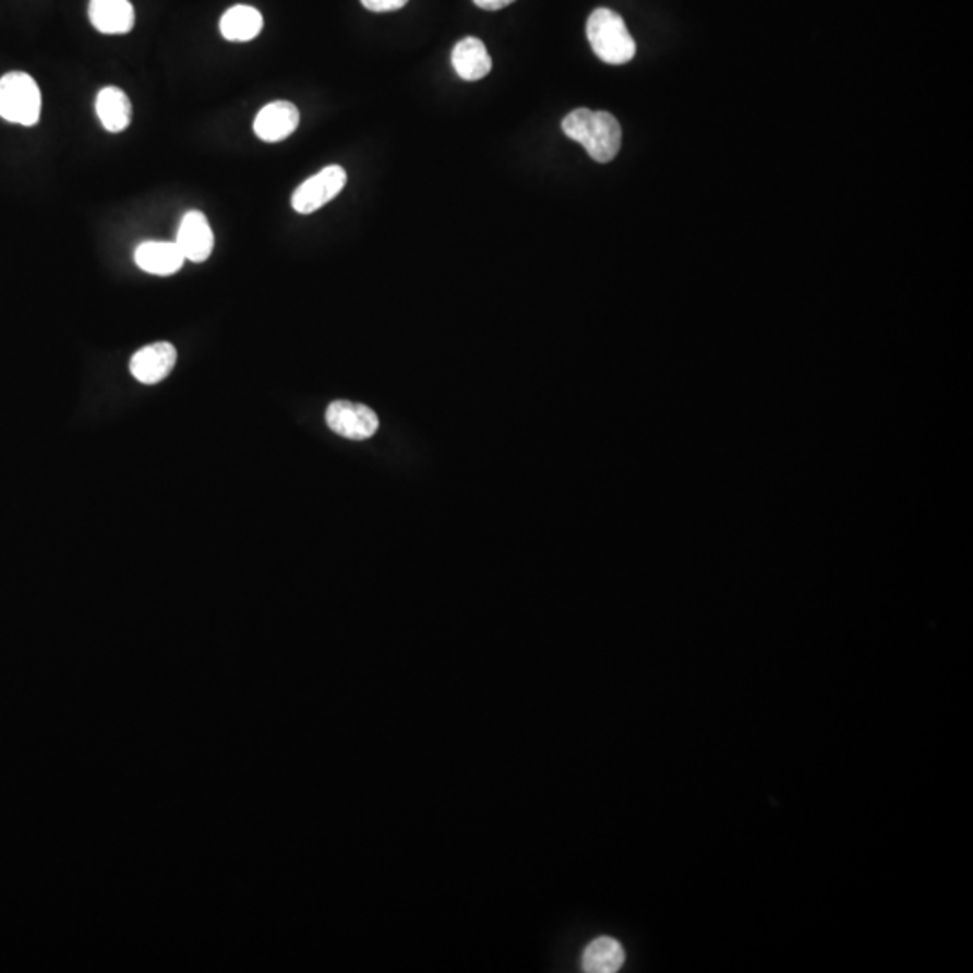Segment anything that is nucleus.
<instances>
[{
    "label": "nucleus",
    "instance_id": "obj_2",
    "mask_svg": "<svg viewBox=\"0 0 973 973\" xmlns=\"http://www.w3.org/2000/svg\"><path fill=\"white\" fill-rule=\"evenodd\" d=\"M586 35L597 57L610 65H624L637 55V44L632 33L627 32L626 22L608 8H599L591 13L586 24Z\"/></svg>",
    "mask_w": 973,
    "mask_h": 973
},
{
    "label": "nucleus",
    "instance_id": "obj_5",
    "mask_svg": "<svg viewBox=\"0 0 973 973\" xmlns=\"http://www.w3.org/2000/svg\"><path fill=\"white\" fill-rule=\"evenodd\" d=\"M326 424L337 435L348 441H367L379 430L377 415L363 405L350 400H336L326 409Z\"/></svg>",
    "mask_w": 973,
    "mask_h": 973
},
{
    "label": "nucleus",
    "instance_id": "obj_3",
    "mask_svg": "<svg viewBox=\"0 0 973 973\" xmlns=\"http://www.w3.org/2000/svg\"><path fill=\"white\" fill-rule=\"evenodd\" d=\"M41 96L29 74L8 73L0 79V118L10 123L33 127L40 120Z\"/></svg>",
    "mask_w": 973,
    "mask_h": 973
},
{
    "label": "nucleus",
    "instance_id": "obj_16",
    "mask_svg": "<svg viewBox=\"0 0 973 973\" xmlns=\"http://www.w3.org/2000/svg\"><path fill=\"white\" fill-rule=\"evenodd\" d=\"M472 2H475L478 8H482V10L497 11L507 8V5L513 4L516 0H472Z\"/></svg>",
    "mask_w": 973,
    "mask_h": 973
},
{
    "label": "nucleus",
    "instance_id": "obj_12",
    "mask_svg": "<svg viewBox=\"0 0 973 973\" xmlns=\"http://www.w3.org/2000/svg\"><path fill=\"white\" fill-rule=\"evenodd\" d=\"M96 115L105 130L120 134L132 121V104L121 88L105 87L96 96Z\"/></svg>",
    "mask_w": 973,
    "mask_h": 973
},
{
    "label": "nucleus",
    "instance_id": "obj_13",
    "mask_svg": "<svg viewBox=\"0 0 973 973\" xmlns=\"http://www.w3.org/2000/svg\"><path fill=\"white\" fill-rule=\"evenodd\" d=\"M264 16L253 5H233L220 19V33L229 41H249L259 37Z\"/></svg>",
    "mask_w": 973,
    "mask_h": 973
},
{
    "label": "nucleus",
    "instance_id": "obj_14",
    "mask_svg": "<svg viewBox=\"0 0 973 973\" xmlns=\"http://www.w3.org/2000/svg\"><path fill=\"white\" fill-rule=\"evenodd\" d=\"M626 952L613 937H597L582 953V970L588 973H615L624 966Z\"/></svg>",
    "mask_w": 973,
    "mask_h": 973
},
{
    "label": "nucleus",
    "instance_id": "obj_9",
    "mask_svg": "<svg viewBox=\"0 0 973 973\" xmlns=\"http://www.w3.org/2000/svg\"><path fill=\"white\" fill-rule=\"evenodd\" d=\"M88 19L104 35H124L134 27V5L130 0H91Z\"/></svg>",
    "mask_w": 973,
    "mask_h": 973
},
{
    "label": "nucleus",
    "instance_id": "obj_8",
    "mask_svg": "<svg viewBox=\"0 0 973 973\" xmlns=\"http://www.w3.org/2000/svg\"><path fill=\"white\" fill-rule=\"evenodd\" d=\"M300 124V110L290 101L265 105L254 120V134L265 143H280L295 134Z\"/></svg>",
    "mask_w": 973,
    "mask_h": 973
},
{
    "label": "nucleus",
    "instance_id": "obj_7",
    "mask_svg": "<svg viewBox=\"0 0 973 973\" xmlns=\"http://www.w3.org/2000/svg\"><path fill=\"white\" fill-rule=\"evenodd\" d=\"M177 363V350L170 343H154L141 348L130 361V372L140 383L157 384L170 375Z\"/></svg>",
    "mask_w": 973,
    "mask_h": 973
},
{
    "label": "nucleus",
    "instance_id": "obj_1",
    "mask_svg": "<svg viewBox=\"0 0 973 973\" xmlns=\"http://www.w3.org/2000/svg\"><path fill=\"white\" fill-rule=\"evenodd\" d=\"M563 132L569 140L585 146V151L593 161H613L621 152V123L610 112L575 109L563 120Z\"/></svg>",
    "mask_w": 973,
    "mask_h": 973
},
{
    "label": "nucleus",
    "instance_id": "obj_10",
    "mask_svg": "<svg viewBox=\"0 0 973 973\" xmlns=\"http://www.w3.org/2000/svg\"><path fill=\"white\" fill-rule=\"evenodd\" d=\"M135 264L156 276L176 275L184 265V254L177 242H143L134 254Z\"/></svg>",
    "mask_w": 973,
    "mask_h": 973
},
{
    "label": "nucleus",
    "instance_id": "obj_15",
    "mask_svg": "<svg viewBox=\"0 0 973 973\" xmlns=\"http://www.w3.org/2000/svg\"><path fill=\"white\" fill-rule=\"evenodd\" d=\"M368 11L375 13H386V11H397L408 4V0H361Z\"/></svg>",
    "mask_w": 973,
    "mask_h": 973
},
{
    "label": "nucleus",
    "instance_id": "obj_11",
    "mask_svg": "<svg viewBox=\"0 0 973 973\" xmlns=\"http://www.w3.org/2000/svg\"><path fill=\"white\" fill-rule=\"evenodd\" d=\"M456 74L466 82H478L491 73V55L480 38L467 37L456 44L451 55Z\"/></svg>",
    "mask_w": 973,
    "mask_h": 973
},
{
    "label": "nucleus",
    "instance_id": "obj_6",
    "mask_svg": "<svg viewBox=\"0 0 973 973\" xmlns=\"http://www.w3.org/2000/svg\"><path fill=\"white\" fill-rule=\"evenodd\" d=\"M177 245L181 248L184 259L192 260L195 264H203L212 256L215 237L203 212L192 209L182 217Z\"/></svg>",
    "mask_w": 973,
    "mask_h": 973
},
{
    "label": "nucleus",
    "instance_id": "obj_4",
    "mask_svg": "<svg viewBox=\"0 0 973 973\" xmlns=\"http://www.w3.org/2000/svg\"><path fill=\"white\" fill-rule=\"evenodd\" d=\"M347 187V171L341 166L332 165L323 168L316 176L309 177L292 193V207L301 215H311L320 207L331 203Z\"/></svg>",
    "mask_w": 973,
    "mask_h": 973
}]
</instances>
